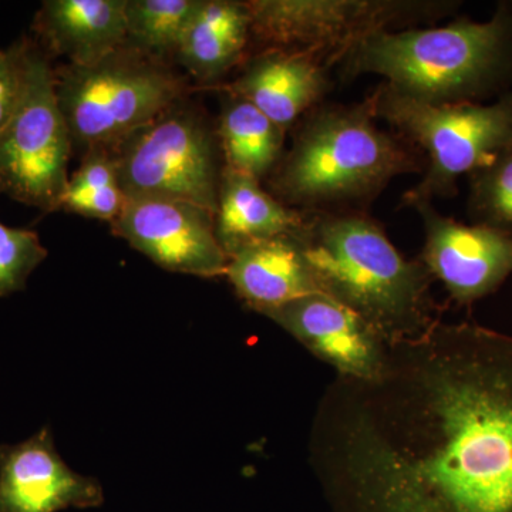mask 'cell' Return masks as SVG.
<instances>
[{
    "label": "cell",
    "instance_id": "1",
    "mask_svg": "<svg viewBox=\"0 0 512 512\" xmlns=\"http://www.w3.org/2000/svg\"><path fill=\"white\" fill-rule=\"evenodd\" d=\"M309 463L333 512H512V336L440 320L336 376Z\"/></svg>",
    "mask_w": 512,
    "mask_h": 512
},
{
    "label": "cell",
    "instance_id": "2",
    "mask_svg": "<svg viewBox=\"0 0 512 512\" xmlns=\"http://www.w3.org/2000/svg\"><path fill=\"white\" fill-rule=\"evenodd\" d=\"M305 214L295 238L319 293L355 313L390 348L440 322L429 269L420 258H404L375 220L346 210Z\"/></svg>",
    "mask_w": 512,
    "mask_h": 512
},
{
    "label": "cell",
    "instance_id": "3",
    "mask_svg": "<svg viewBox=\"0 0 512 512\" xmlns=\"http://www.w3.org/2000/svg\"><path fill=\"white\" fill-rule=\"evenodd\" d=\"M343 77H383L393 92L429 104L484 103L512 92V2L487 22L383 30L339 60Z\"/></svg>",
    "mask_w": 512,
    "mask_h": 512
},
{
    "label": "cell",
    "instance_id": "4",
    "mask_svg": "<svg viewBox=\"0 0 512 512\" xmlns=\"http://www.w3.org/2000/svg\"><path fill=\"white\" fill-rule=\"evenodd\" d=\"M423 171L419 151L377 126L366 99L309 111L269 175V187L298 211H342L372 201L400 175Z\"/></svg>",
    "mask_w": 512,
    "mask_h": 512
},
{
    "label": "cell",
    "instance_id": "5",
    "mask_svg": "<svg viewBox=\"0 0 512 512\" xmlns=\"http://www.w3.org/2000/svg\"><path fill=\"white\" fill-rule=\"evenodd\" d=\"M377 120L424 153L423 177L402 204L453 198L458 180L512 146V92L493 103L429 104L380 83L367 97Z\"/></svg>",
    "mask_w": 512,
    "mask_h": 512
},
{
    "label": "cell",
    "instance_id": "6",
    "mask_svg": "<svg viewBox=\"0 0 512 512\" xmlns=\"http://www.w3.org/2000/svg\"><path fill=\"white\" fill-rule=\"evenodd\" d=\"M73 146L111 148L177 106L187 84L161 60L124 46L86 66L55 69Z\"/></svg>",
    "mask_w": 512,
    "mask_h": 512
},
{
    "label": "cell",
    "instance_id": "7",
    "mask_svg": "<svg viewBox=\"0 0 512 512\" xmlns=\"http://www.w3.org/2000/svg\"><path fill=\"white\" fill-rule=\"evenodd\" d=\"M251 37L266 49L318 56L326 66L373 33L454 15V0H249Z\"/></svg>",
    "mask_w": 512,
    "mask_h": 512
},
{
    "label": "cell",
    "instance_id": "8",
    "mask_svg": "<svg viewBox=\"0 0 512 512\" xmlns=\"http://www.w3.org/2000/svg\"><path fill=\"white\" fill-rule=\"evenodd\" d=\"M72 148L50 56L26 37L22 99L0 134V194L45 214L60 211Z\"/></svg>",
    "mask_w": 512,
    "mask_h": 512
},
{
    "label": "cell",
    "instance_id": "9",
    "mask_svg": "<svg viewBox=\"0 0 512 512\" xmlns=\"http://www.w3.org/2000/svg\"><path fill=\"white\" fill-rule=\"evenodd\" d=\"M111 151L127 198H167L217 212L220 143L195 111L177 104Z\"/></svg>",
    "mask_w": 512,
    "mask_h": 512
},
{
    "label": "cell",
    "instance_id": "10",
    "mask_svg": "<svg viewBox=\"0 0 512 512\" xmlns=\"http://www.w3.org/2000/svg\"><path fill=\"white\" fill-rule=\"evenodd\" d=\"M111 231L154 264L175 272L220 278L227 274L228 258L215 235V215L167 198H127Z\"/></svg>",
    "mask_w": 512,
    "mask_h": 512
},
{
    "label": "cell",
    "instance_id": "11",
    "mask_svg": "<svg viewBox=\"0 0 512 512\" xmlns=\"http://www.w3.org/2000/svg\"><path fill=\"white\" fill-rule=\"evenodd\" d=\"M404 207L413 208L423 224L420 261L454 302L471 305L480 301L512 274V234L453 220L431 201H412Z\"/></svg>",
    "mask_w": 512,
    "mask_h": 512
},
{
    "label": "cell",
    "instance_id": "12",
    "mask_svg": "<svg viewBox=\"0 0 512 512\" xmlns=\"http://www.w3.org/2000/svg\"><path fill=\"white\" fill-rule=\"evenodd\" d=\"M103 503L99 481L64 463L49 427L22 443L0 444V512L87 510Z\"/></svg>",
    "mask_w": 512,
    "mask_h": 512
},
{
    "label": "cell",
    "instance_id": "13",
    "mask_svg": "<svg viewBox=\"0 0 512 512\" xmlns=\"http://www.w3.org/2000/svg\"><path fill=\"white\" fill-rule=\"evenodd\" d=\"M328 363L338 376L370 379L382 372L390 346L345 306L322 295L303 296L262 313Z\"/></svg>",
    "mask_w": 512,
    "mask_h": 512
},
{
    "label": "cell",
    "instance_id": "14",
    "mask_svg": "<svg viewBox=\"0 0 512 512\" xmlns=\"http://www.w3.org/2000/svg\"><path fill=\"white\" fill-rule=\"evenodd\" d=\"M328 70L312 53L266 49L249 60L241 76L221 89L248 101L288 131L332 89Z\"/></svg>",
    "mask_w": 512,
    "mask_h": 512
},
{
    "label": "cell",
    "instance_id": "15",
    "mask_svg": "<svg viewBox=\"0 0 512 512\" xmlns=\"http://www.w3.org/2000/svg\"><path fill=\"white\" fill-rule=\"evenodd\" d=\"M127 0H46L33 32L47 55L86 66L126 46Z\"/></svg>",
    "mask_w": 512,
    "mask_h": 512
},
{
    "label": "cell",
    "instance_id": "16",
    "mask_svg": "<svg viewBox=\"0 0 512 512\" xmlns=\"http://www.w3.org/2000/svg\"><path fill=\"white\" fill-rule=\"evenodd\" d=\"M228 281L252 311L264 313L319 293L295 234L256 242L228 258Z\"/></svg>",
    "mask_w": 512,
    "mask_h": 512
},
{
    "label": "cell",
    "instance_id": "17",
    "mask_svg": "<svg viewBox=\"0 0 512 512\" xmlns=\"http://www.w3.org/2000/svg\"><path fill=\"white\" fill-rule=\"evenodd\" d=\"M305 218V212L279 201L259 181L222 168L215 235L227 258L256 242L296 234Z\"/></svg>",
    "mask_w": 512,
    "mask_h": 512
},
{
    "label": "cell",
    "instance_id": "18",
    "mask_svg": "<svg viewBox=\"0 0 512 512\" xmlns=\"http://www.w3.org/2000/svg\"><path fill=\"white\" fill-rule=\"evenodd\" d=\"M249 40L247 2L200 0L175 56L195 79L217 82L241 62Z\"/></svg>",
    "mask_w": 512,
    "mask_h": 512
},
{
    "label": "cell",
    "instance_id": "19",
    "mask_svg": "<svg viewBox=\"0 0 512 512\" xmlns=\"http://www.w3.org/2000/svg\"><path fill=\"white\" fill-rule=\"evenodd\" d=\"M285 134L248 101L225 96L217 128L224 167L261 183L284 156Z\"/></svg>",
    "mask_w": 512,
    "mask_h": 512
},
{
    "label": "cell",
    "instance_id": "20",
    "mask_svg": "<svg viewBox=\"0 0 512 512\" xmlns=\"http://www.w3.org/2000/svg\"><path fill=\"white\" fill-rule=\"evenodd\" d=\"M127 195L111 148L87 150L79 170L69 178L60 211L113 222L123 211Z\"/></svg>",
    "mask_w": 512,
    "mask_h": 512
},
{
    "label": "cell",
    "instance_id": "21",
    "mask_svg": "<svg viewBox=\"0 0 512 512\" xmlns=\"http://www.w3.org/2000/svg\"><path fill=\"white\" fill-rule=\"evenodd\" d=\"M200 0H127L126 46L161 60L175 55Z\"/></svg>",
    "mask_w": 512,
    "mask_h": 512
},
{
    "label": "cell",
    "instance_id": "22",
    "mask_svg": "<svg viewBox=\"0 0 512 512\" xmlns=\"http://www.w3.org/2000/svg\"><path fill=\"white\" fill-rule=\"evenodd\" d=\"M467 214L471 224L512 234V146L468 175Z\"/></svg>",
    "mask_w": 512,
    "mask_h": 512
},
{
    "label": "cell",
    "instance_id": "23",
    "mask_svg": "<svg viewBox=\"0 0 512 512\" xmlns=\"http://www.w3.org/2000/svg\"><path fill=\"white\" fill-rule=\"evenodd\" d=\"M47 258V249L32 229L0 221V298L26 289L30 275Z\"/></svg>",
    "mask_w": 512,
    "mask_h": 512
},
{
    "label": "cell",
    "instance_id": "24",
    "mask_svg": "<svg viewBox=\"0 0 512 512\" xmlns=\"http://www.w3.org/2000/svg\"><path fill=\"white\" fill-rule=\"evenodd\" d=\"M26 37L0 50V134L15 116L25 86Z\"/></svg>",
    "mask_w": 512,
    "mask_h": 512
}]
</instances>
